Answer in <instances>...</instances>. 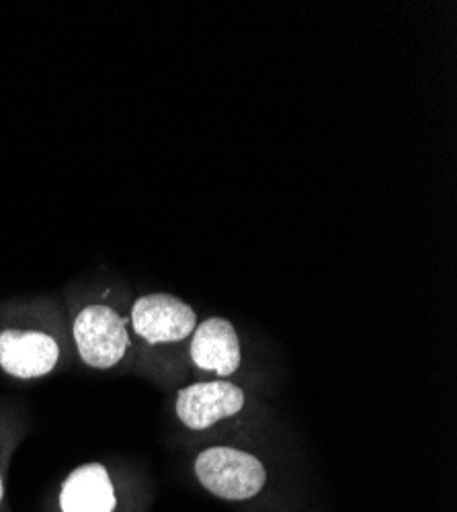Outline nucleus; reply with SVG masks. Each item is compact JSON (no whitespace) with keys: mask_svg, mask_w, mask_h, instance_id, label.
Listing matches in <instances>:
<instances>
[{"mask_svg":"<svg viewBox=\"0 0 457 512\" xmlns=\"http://www.w3.org/2000/svg\"><path fill=\"white\" fill-rule=\"evenodd\" d=\"M199 482L224 500H246L257 496L267 480L265 465L251 453L232 447H212L195 461Z\"/></svg>","mask_w":457,"mask_h":512,"instance_id":"f257e3e1","label":"nucleus"},{"mask_svg":"<svg viewBox=\"0 0 457 512\" xmlns=\"http://www.w3.org/2000/svg\"><path fill=\"white\" fill-rule=\"evenodd\" d=\"M126 324V318L109 306H87L74 320V340L80 359L95 369L115 367L130 347Z\"/></svg>","mask_w":457,"mask_h":512,"instance_id":"f03ea898","label":"nucleus"},{"mask_svg":"<svg viewBox=\"0 0 457 512\" xmlns=\"http://www.w3.org/2000/svg\"><path fill=\"white\" fill-rule=\"evenodd\" d=\"M132 324L150 345L179 343L197 328V316L183 300L169 293H150L134 302Z\"/></svg>","mask_w":457,"mask_h":512,"instance_id":"7ed1b4c3","label":"nucleus"},{"mask_svg":"<svg viewBox=\"0 0 457 512\" xmlns=\"http://www.w3.org/2000/svg\"><path fill=\"white\" fill-rule=\"evenodd\" d=\"M244 392L228 381H203L179 392L177 414L191 431H205L212 424L238 414Z\"/></svg>","mask_w":457,"mask_h":512,"instance_id":"20e7f679","label":"nucleus"},{"mask_svg":"<svg viewBox=\"0 0 457 512\" xmlns=\"http://www.w3.org/2000/svg\"><path fill=\"white\" fill-rule=\"evenodd\" d=\"M60 359L56 340L37 330L0 332V367L13 377L35 379L48 375Z\"/></svg>","mask_w":457,"mask_h":512,"instance_id":"39448f33","label":"nucleus"},{"mask_svg":"<svg viewBox=\"0 0 457 512\" xmlns=\"http://www.w3.org/2000/svg\"><path fill=\"white\" fill-rule=\"evenodd\" d=\"M191 359L203 371L220 377L232 375L240 367V343L234 326L224 318H210L193 330Z\"/></svg>","mask_w":457,"mask_h":512,"instance_id":"423d86ee","label":"nucleus"},{"mask_svg":"<svg viewBox=\"0 0 457 512\" xmlns=\"http://www.w3.org/2000/svg\"><path fill=\"white\" fill-rule=\"evenodd\" d=\"M62 512H113L115 490L101 463H87L68 476L60 494Z\"/></svg>","mask_w":457,"mask_h":512,"instance_id":"0eeeda50","label":"nucleus"},{"mask_svg":"<svg viewBox=\"0 0 457 512\" xmlns=\"http://www.w3.org/2000/svg\"><path fill=\"white\" fill-rule=\"evenodd\" d=\"M3 494H5V488H3V478H0V502H3Z\"/></svg>","mask_w":457,"mask_h":512,"instance_id":"6e6552de","label":"nucleus"}]
</instances>
